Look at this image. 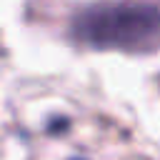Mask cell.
<instances>
[{
	"instance_id": "obj_1",
	"label": "cell",
	"mask_w": 160,
	"mask_h": 160,
	"mask_svg": "<svg viewBox=\"0 0 160 160\" xmlns=\"http://www.w3.org/2000/svg\"><path fill=\"white\" fill-rule=\"evenodd\" d=\"M70 38L92 50L152 52L160 48V8L150 2H92L70 20Z\"/></svg>"
}]
</instances>
